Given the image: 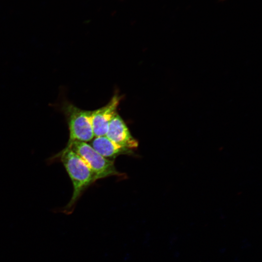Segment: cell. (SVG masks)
<instances>
[{"label": "cell", "instance_id": "9c48e42d", "mask_svg": "<svg viewBox=\"0 0 262 262\" xmlns=\"http://www.w3.org/2000/svg\"></svg>", "mask_w": 262, "mask_h": 262}, {"label": "cell", "instance_id": "5b68a950", "mask_svg": "<svg viewBox=\"0 0 262 262\" xmlns=\"http://www.w3.org/2000/svg\"><path fill=\"white\" fill-rule=\"evenodd\" d=\"M105 136L114 143L132 150L138 147V141L132 135L126 123L117 113L110 121Z\"/></svg>", "mask_w": 262, "mask_h": 262}, {"label": "cell", "instance_id": "8992f818", "mask_svg": "<svg viewBox=\"0 0 262 262\" xmlns=\"http://www.w3.org/2000/svg\"><path fill=\"white\" fill-rule=\"evenodd\" d=\"M89 144L103 157L113 161L118 156L134 154L133 150L114 143L105 135L94 137Z\"/></svg>", "mask_w": 262, "mask_h": 262}, {"label": "cell", "instance_id": "6da1fadb", "mask_svg": "<svg viewBox=\"0 0 262 262\" xmlns=\"http://www.w3.org/2000/svg\"><path fill=\"white\" fill-rule=\"evenodd\" d=\"M56 159L62 163L73 184L71 198L62 210L63 213L70 214L82 193L97 180L85 162L70 148L65 147L51 158L52 160Z\"/></svg>", "mask_w": 262, "mask_h": 262}, {"label": "cell", "instance_id": "3957f363", "mask_svg": "<svg viewBox=\"0 0 262 262\" xmlns=\"http://www.w3.org/2000/svg\"><path fill=\"white\" fill-rule=\"evenodd\" d=\"M66 147H69L85 162L95 175L96 180L123 174L116 169L113 161L107 159L86 142L75 141Z\"/></svg>", "mask_w": 262, "mask_h": 262}, {"label": "cell", "instance_id": "ba28073f", "mask_svg": "<svg viewBox=\"0 0 262 262\" xmlns=\"http://www.w3.org/2000/svg\"><path fill=\"white\" fill-rule=\"evenodd\" d=\"M225 250H226L225 248H222V249H221L220 250V252L222 253L224 252L225 251Z\"/></svg>", "mask_w": 262, "mask_h": 262}, {"label": "cell", "instance_id": "277c9868", "mask_svg": "<svg viewBox=\"0 0 262 262\" xmlns=\"http://www.w3.org/2000/svg\"><path fill=\"white\" fill-rule=\"evenodd\" d=\"M121 97L115 95L104 106L91 111V120L94 137L105 136L109 123L117 113Z\"/></svg>", "mask_w": 262, "mask_h": 262}, {"label": "cell", "instance_id": "7a4b0ae2", "mask_svg": "<svg viewBox=\"0 0 262 262\" xmlns=\"http://www.w3.org/2000/svg\"><path fill=\"white\" fill-rule=\"evenodd\" d=\"M64 115L69 130V139L66 146L75 141L88 142L94 137L91 111L84 110L66 99L53 105Z\"/></svg>", "mask_w": 262, "mask_h": 262}, {"label": "cell", "instance_id": "52a82bcc", "mask_svg": "<svg viewBox=\"0 0 262 262\" xmlns=\"http://www.w3.org/2000/svg\"><path fill=\"white\" fill-rule=\"evenodd\" d=\"M179 253L178 252H176L175 253H174V256L176 257H178V256L179 255Z\"/></svg>", "mask_w": 262, "mask_h": 262}]
</instances>
